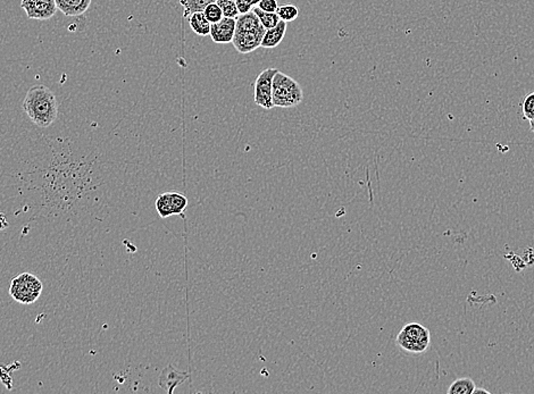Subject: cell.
Wrapping results in <instances>:
<instances>
[{
  "label": "cell",
  "instance_id": "cell-1",
  "mask_svg": "<svg viewBox=\"0 0 534 394\" xmlns=\"http://www.w3.org/2000/svg\"><path fill=\"white\" fill-rule=\"evenodd\" d=\"M23 111L37 127L48 129L57 120V99L46 85H33L23 100Z\"/></svg>",
  "mask_w": 534,
  "mask_h": 394
},
{
  "label": "cell",
  "instance_id": "cell-2",
  "mask_svg": "<svg viewBox=\"0 0 534 394\" xmlns=\"http://www.w3.org/2000/svg\"><path fill=\"white\" fill-rule=\"evenodd\" d=\"M303 99V92L301 84L291 76L278 71L273 79L272 100L274 107H296Z\"/></svg>",
  "mask_w": 534,
  "mask_h": 394
},
{
  "label": "cell",
  "instance_id": "cell-3",
  "mask_svg": "<svg viewBox=\"0 0 534 394\" xmlns=\"http://www.w3.org/2000/svg\"><path fill=\"white\" fill-rule=\"evenodd\" d=\"M431 333L429 328L418 323L404 325L397 337V344L402 350L411 353H423L429 349Z\"/></svg>",
  "mask_w": 534,
  "mask_h": 394
},
{
  "label": "cell",
  "instance_id": "cell-4",
  "mask_svg": "<svg viewBox=\"0 0 534 394\" xmlns=\"http://www.w3.org/2000/svg\"><path fill=\"white\" fill-rule=\"evenodd\" d=\"M42 282L35 275L23 273L12 280L10 294L15 301L22 305H31L42 296Z\"/></svg>",
  "mask_w": 534,
  "mask_h": 394
},
{
  "label": "cell",
  "instance_id": "cell-5",
  "mask_svg": "<svg viewBox=\"0 0 534 394\" xmlns=\"http://www.w3.org/2000/svg\"><path fill=\"white\" fill-rule=\"evenodd\" d=\"M278 71V69L274 67L266 69L258 74L253 84L255 85V95H253L255 104L267 111L274 107L272 100L273 79Z\"/></svg>",
  "mask_w": 534,
  "mask_h": 394
},
{
  "label": "cell",
  "instance_id": "cell-6",
  "mask_svg": "<svg viewBox=\"0 0 534 394\" xmlns=\"http://www.w3.org/2000/svg\"><path fill=\"white\" fill-rule=\"evenodd\" d=\"M21 8L24 10L30 19L48 21L57 13V5L55 0H22Z\"/></svg>",
  "mask_w": 534,
  "mask_h": 394
},
{
  "label": "cell",
  "instance_id": "cell-7",
  "mask_svg": "<svg viewBox=\"0 0 534 394\" xmlns=\"http://www.w3.org/2000/svg\"><path fill=\"white\" fill-rule=\"evenodd\" d=\"M265 32L266 28L262 26L257 28L256 30H253V31L235 32L232 44L237 49L238 53L249 54L251 51H256L257 48L260 47Z\"/></svg>",
  "mask_w": 534,
  "mask_h": 394
},
{
  "label": "cell",
  "instance_id": "cell-8",
  "mask_svg": "<svg viewBox=\"0 0 534 394\" xmlns=\"http://www.w3.org/2000/svg\"><path fill=\"white\" fill-rule=\"evenodd\" d=\"M237 19L223 17L217 23H213L211 26V38L216 44H230L235 35Z\"/></svg>",
  "mask_w": 534,
  "mask_h": 394
},
{
  "label": "cell",
  "instance_id": "cell-9",
  "mask_svg": "<svg viewBox=\"0 0 534 394\" xmlns=\"http://www.w3.org/2000/svg\"><path fill=\"white\" fill-rule=\"evenodd\" d=\"M189 372H180L174 368L172 365H168L166 368L161 372V377H159V385L161 388L166 390L168 393H173L174 388H177V385L184 383L186 379H190Z\"/></svg>",
  "mask_w": 534,
  "mask_h": 394
},
{
  "label": "cell",
  "instance_id": "cell-10",
  "mask_svg": "<svg viewBox=\"0 0 534 394\" xmlns=\"http://www.w3.org/2000/svg\"><path fill=\"white\" fill-rule=\"evenodd\" d=\"M58 10L65 16H82L89 10L92 0H55Z\"/></svg>",
  "mask_w": 534,
  "mask_h": 394
},
{
  "label": "cell",
  "instance_id": "cell-11",
  "mask_svg": "<svg viewBox=\"0 0 534 394\" xmlns=\"http://www.w3.org/2000/svg\"><path fill=\"white\" fill-rule=\"evenodd\" d=\"M285 32H287V22L280 21L278 26L266 30L265 35L262 37L260 47L265 48V49H273V48L278 47L285 38Z\"/></svg>",
  "mask_w": 534,
  "mask_h": 394
},
{
  "label": "cell",
  "instance_id": "cell-12",
  "mask_svg": "<svg viewBox=\"0 0 534 394\" xmlns=\"http://www.w3.org/2000/svg\"><path fill=\"white\" fill-rule=\"evenodd\" d=\"M189 26L196 35L205 37L211 33L212 23L208 22V19H206L202 12H198L189 16Z\"/></svg>",
  "mask_w": 534,
  "mask_h": 394
},
{
  "label": "cell",
  "instance_id": "cell-13",
  "mask_svg": "<svg viewBox=\"0 0 534 394\" xmlns=\"http://www.w3.org/2000/svg\"><path fill=\"white\" fill-rule=\"evenodd\" d=\"M262 26L260 21L257 17L256 14L253 10L249 13L240 14L237 17V26H235V32L253 31Z\"/></svg>",
  "mask_w": 534,
  "mask_h": 394
},
{
  "label": "cell",
  "instance_id": "cell-14",
  "mask_svg": "<svg viewBox=\"0 0 534 394\" xmlns=\"http://www.w3.org/2000/svg\"><path fill=\"white\" fill-rule=\"evenodd\" d=\"M217 0H180L181 6L184 7V17H189L193 13L204 12L209 3H216Z\"/></svg>",
  "mask_w": 534,
  "mask_h": 394
},
{
  "label": "cell",
  "instance_id": "cell-15",
  "mask_svg": "<svg viewBox=\"0 0 534 394\" xmlns=\"http://www.w3.org/2000/svg\"><path fill=\"white\" fill-rule=\"evenodd\" d=\"M477 385H475L474 381L468 377H463V379H456L455 382H452L450 386H449L448 394H473Z\"/></svg>",
  "mask_w": 534,
  "mask_h": 394
},
{
  "label": "cell",
  "instance_id": "cell-16",
  "mask_svg": "<svg viewBox=\"0 0 534 394\" xmlns=\"http://www.w3.org/2000/svg\"><path fill=\"white\" fill-rule=\"evenodd\" d=\"M155 206L156 211H157L161 218H168L170 216H173V208H172L170 192L161 193V196L156 200Z\"/></svg>",
  "mask_w": 534,
  "mask_h": 394
},
{
  "label": "cell",
  "instance_id": "cell-17",
  "mask_svg": "<svg viewBox=\"0 0 534 394\" xmlns=\"http://www.w3.org/2000/svg\"><path fill=\"white\" fill-rule=\"evenodd\" d=\"M253 10V13L256 14L257 17L260 19V24H262V26H264L266 30L274 28V26H278V22L281 21L280 17H278V14L266 13V12L260 10V8H258L257 6L253 7V10Z\"/></svg>",
  "mask_w": 534,
  "mask_h": 394
},
{
  "label": "cell",
  "instance_id": "cell-18",
  "mask_svg": "<svg viewBox=\"0 0 534 394\" xmlns=\"http://www.w3.org/2000/svg\"><path fill=\"white\" fill-rule=\"evenodd\" d=\"M171 196L172 208H173V215H180L186 220L184 216V211L188 207V198L184 196V193L179 192H170Z\"/></svg>",
  "mask_w": 534,
  "mask_h": 394
},
{
  "label": "cell",
  "instance_id": "cell-19",
  "mask_svg": "<svg viewBox=\"0 0 534 394\" xmlns=\"http://www.w3.org/2000/svg\"><path fill=\"white\" fill-rule=\"evenodd\" d=\"M276 14L281 21H285L287 23L292 22L299 15V10L292 3H285V5L278 7Z\"/></svg>",
  "mask_w": 534,
  "mask_h": 394
},
{
  "label": "cell",
  "instance_id": "cell-20",
  "mask_svg": "<svg viewBox=\"0 0 534 394\" xmlns=\"http://www.w3.org/2000/svg\"><path fill=\"white\" fill-rule=\"evenodd\" d=\"M205 15L206 19H208L209 23H217L221 21L224 16H223V12L217 1L216 3H209L208 6L206 7L205 10L202 12Z\"/></svg>",
  "mask_w": 534,
  "mask_h": 394
},
{
  "label": "cell",
  "instance_id": "cell-21",
  "mask_svg": "<svg viewBox=\"0 0 534 394\" xmlns=\"http://www.w3.org/2000/svg\"><path fill=\"white\" fill-rule=\"evenodd\" d=\"M217 3L221 6L224 17L237 19L238 16L240 15L235 0H217Z\"/></svg>",
  "mask_w": 534,
  "mask_h": 394
},
{
  "label": "cell",
  "instance_id": "cell-22",
  "mask_svg": "<svg viewBox=\"0 0 534 394\" xmlns=\"http://www.w3.org/2000/svg\"><path fill=\"white\" fill-rule=\"evenodd\" d=\"M522 111L526 120H534V92L528 93L524 100L522 101Z\"/></svg>",
  "mask_w": 534,
  "mask_h": 394
},
{
  "label": "cell",
  "instance_id": "cell-23",
  "mask_svg": "<svg viewBox=\"0 0 534 394\" xmlns=\"http://www.w3.org/2000/svg\"><path fill=\"white\" fill-rule=\"evenodd\" d=\"M257 7L266 13H276L278 8V0H260V3H257Z\"/></svg>",
  "mask_w": 534,
  "mask_h": 394
},
{
  "label": "cell",
  "instance_id": "cell-24",
  "mask_svg": "<svg viewBox=\"0 0 534 394\" xmlns=\"http://www.w3.org/2000/svg\"><path fill=\"white\" fill-rule=\"evenodd\" d=\"M235 3H237L239 14L249 13L250 10H253V6H250L248 3H242V1H238V0H235Z\"/></svg>",
  "mask_w": 534,
  "mask_h": 394
},
{
  "label": "cell",
  "instance_id": "cell-25",
  "mask_svg": "<svg viewBox=\"0 0 534 394\" xmlns=\"http://www.w3.org/2000/svg\"><path fill=\"white\" fill-rule=\"evenodd\" d=\"M8 227V221H7L6 215L0 213V231L6 230Z\"/></svg>",
  "mask_w": 534,
  "mask_h": 394
},
{
  "label": "cell",
  "instance_id": "cell-26",
  "mask_svg": "<svg viewBox=\"0 0 534 394\" xmlns=\"http://www.w3.org/2000/svg\"><path fill=\"white\" fill-rule=\"evenodd\" d=\"M238 1H242V3H248L250 6H253V5L260 3V0H238Z\"/></svg>",
  "mask_w": 534,
  "mask_h": 394
},
{
  "label": "cell",
  "instance_id": "cell-27",
  "mask_svg": "<svg viewBox=\"0 0 534 394\" xmlns=\"http://www.w3.org/2000/svg\"><path fill=\"white\" fill-rule=\"evenodd\" d=\"M480 392H483V393H489V391H487V390H483V388H475L474 392H473V394L474 393H480Z\"/></svg>",
  "mask_w": 534,
  "mask_h": 394
},
{
  "label": "cell",
  "instance_id": "cell-28",
  "mask_svg": "<svg viewBox=\"0 0 534 394\" xmlns=\"http://www.w3.org/2000/svg\"><path fill=\"white\" fill-rule=\"evenodd\" d=\"M530 129L534 133V120H530Z\"/></svg>",
  "mask_w": 534,
  "mask_h": 394
}]
</instances>
